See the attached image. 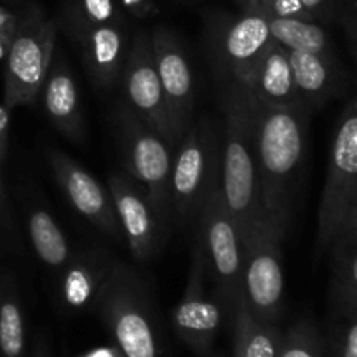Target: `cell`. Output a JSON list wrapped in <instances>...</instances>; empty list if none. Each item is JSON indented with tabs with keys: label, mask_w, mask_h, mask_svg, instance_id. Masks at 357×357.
<instances>
[{
	"label": "cell",
	"mask_w": 357,
	"mask_h": 357,
	"mask_svg": "<svg viewBox=\"0 0 357 357\" xmlns=\"http://www.w3.org/2000/svg\"><path fill=\"white\" fill-rule=\"evenodd\" d=\"M114 126L124 171L145 188L160 222L171 229L174 223L171 204L173 146L126 103L115 110Z\"/></svg>",
	"instance_id": "277c9868"
},
{
	"label": "cell",
	"mask_w": 357,
	"mask_h": 357,
	"mask_svg": "<svg viewBox=\"0 0 357 357\" xmlns=\"http://www.w3.org/2000/svg\"><path fill=\"white\" fill-rule=\"evenodd\" d=\"M89 357H124L121 354V352H119V356H114V354H107V352H100V354H93V356H89Z\"/></svg>",
	"instance_id": "d590c367"
},
{
	"label": "cell",
	"mask_w": 357,
	"mask_h": 357,
	"mask_svg": "<svg viewBox=\"0 0 357 357\" xmlns=\"http://www.w3.org/2000/svg\"><path fill=\"white\" fill-rule=\"evenodd\" d=\"M220 173V132L208 119L192 122L178 143L171 167L173 218L180 225H192L206 194Z\"/></svg>",
	"instance_id": "8992f818"
},
{
	"label": "cell",
	"mask_w": 357,
	"mask_h": 357,
	"mask_svg": "<svg viewBox=\"0 0 357 357\" xmlns=\"http://www.w3.org/2000/svg\"><path fill=\"white\" fill-rule=\"evenodd\" d=\"M108 192L132 258L139 264L155 258L169 229L160 222L145 188L126 171H115L108 176Z\"/></svg>",
	"instance_id": "4fadbf2b"
},
{
	"label": "cell",
	"mask_w": 357,
	"mask_h": 357,
	"mask_svg": "<svg viewBox=\"0 0 357 357\" xmlns=\"http://www.w3.org/2000/svg\"><path fill=\"white\" fill-rule=\"evenodd\" d=\"M30 357H52L51 349H49L47 342H45L44 337H37V340H35L33 344V349H31Z\"/></svg>",
	"instance_id": "836d02e7"
},
{
	"label": "cell",
	"mask_w": 357,
	"mask_h": 357,
	"mask_svg": "<svg viewBox=\"0 0 357 357\" xmlns=\"http://www.w3.org/2000/svg\"><path fill=\"white\" fill-rule=\"evenodd\" d=\"M38 101L42 103V110L47 115L49 122L63 136L75 143L84 142L86 124H84L79 87H77L72 68L58 45L54 49V56H52Z\"/></svg>",
	"instance_id": "e0dca14e"
},
{
	"label": "cell",
	"mask_w": 357,
	"mask_h": 357,
	"mask_svg": "<svg viewBox=\"0 0 357 357\" xmlns=\"http://www.w3.org/2000/svg\"><path fill=\"white\" fill-rule=\"evenodd\" d=\"M9 128H10V110L3 103H0V160H3L9 143Z\"/></svg>",
	"instance_id": "d6a6232c"
},
{
	"label": "cell",
	"mask_w": 357,
	"mask_h": 357,
	"mask_svg": "<svg viewBox=\"0 0 357 357\" xmlns=\"http://www.w3.org/2000/svg\"><path fill=\"white\" fill-rule=\"evenodd\" d=\"M204 357H225V356H218V354H208V356H204Z\"/></svg>",
	"instance_id": "f35d334b"
},
{
	"label": "cell",
	"mask_w": 357,
	"mask_h": 357,
	"mask_svg": "<svg viewBox=\"0 0 357 357\" xmlns=\"http://www.w3.org/2000/svg\"><path fill=\"white\" fill-rule=\"evenodd\" d=\"M21 14H23V9L17 10L13 7L0 6V61L6 59L9 52L14 35L20 26Z\"/></svg>",
	"instance_id": "f546056e"
},
{
	"label": "cell",
	"mask_w": 357,
	"mask_h": 357,
	"mask_svg": "<svg viewBox=\"0 0 357 357\" xmlns=\"http://www.w3.org/2000/svg\"><path fill=\"white\" fill-rule=\"evenodd\" d=\"M153 61L169 108L174 136L180 143L194 122L195 77L188 56L176 35L164 26L150 31Z\"/></svg>",
	"instance_id": "5bb4252c"
},
{
	"label": "cell",
	"mask_w": 357,
	"mask_h": 357,
	"mask_svg": "<svg viewBox=\"0 0 357 357\" xmlns=\"http://www.w3.org/2000/svg\"><path fill=\"white\" fill-rule=\"evenodd\" d=\"M0 357H26V324L16 289L0 286Z\"/></svg>",
	"instance_id": "d4e9b609"
},
{
	"label": "cell",
	"mask_w": 357,
	"mask_h": 357,
	"mask_svg": "<svg viewBox=\"0 0 357 357\" xmlns=\"http://www.w3.org/2000/svg\"><path fill=\"white\" fill-rule=\"evenodd\" d=\"M47 159L52 176L61 187L63 194L68 197L73 209L98 230L122 243L124 236L108 188H105L93 174L87 173L75 159L61 150H49Z\"/></svg>",
	"instance_id": "9a60e30c"
},
{
	"label": "cell",
	"mask_w": 357,
	"mask_h": 357,
	"mask_svg": "<svg viewBox=\"0 0 357 357\" xmlns=\"http://www.w3.org/2000/svg\"><path fill=\"white\" fill-rule=\"evenodd\" d=\"M278 357H328V345L312 321L300 319L282 333Z\"/></svg>",
	"instance_id": "f1b7e54d"
},
{
	"label": "cell",
	"mask_w": 357,
	"mask_h": 357,
	"mask_svg": "<svg viewBox=\"0 0 357 357\" xmlns=\"http://www.w3.org/2000/svg\"><path fill=\"white\" fill-rule=\"evenodd\" d=\"M338 23L344 28L349 49H351L357 65V0H351V2L347 3V7H345V10L342 13Z\"/></svg>",
	"instance_id": "1f68e13d"
},
{
	"label": "cell",
	"mask_w": 357,
	"mask_h": 357,
	"mask_svg": "<svg viewBox=\"0 0 357 357\" xmlns=\"http://www.w3.org/2000/svg\"><path fill=\"white\" fill-rule=\"evenodd\" d=\"M197 237L206 255L208 275L215 279V295L225 305L227 314L241 295L243 244L236 220L227 209L220 190V173L206 194L197 215Z\"/></svg>",
	"instance_id": "ba28073f"
},
{
	"label": "cell",
	"mask_w": 357,
	"mask_h": 357,
	"mask_svg": "<svg viewBox=\"0 0 357 357\" xmlns=\"http://www.w3.org/2000/svg\"><path fill=\"white\" fill-rule=\"evenodd\" d=\"M79 47L89 79L101 89H112L121 80L128 56V23H101L86 26L70 35Z\"/></svg>",
	"instance_id": "2e32d148"
},
{
	"label": "cell",
	"mask_w": 357,
	"mask_h": 357,
	"mask_svg": "<svg viewBox=\"0 0 357 357\" xmlns=\"http://www.w3.org/2000/svg\"><path fill=\"white\" fill-rule=\"evenodd\" d=\"M251 100L268 107H303V100L293 80L288 49L272 38L244 86ZM307 107V105H305Z\"/></svg>",
	"instance_id": "ac0fdd59"
},
{
	"label": "cell",
	"mask_w": 357,
	"mask_h": 357,
	"mask_svg": "<svg viewBox=\"0 0 357 357\" xmlns=\"http://www.w3.org/2000/svg\"><path fill=\"white\" fill-rule=\"evenodd\" d=\"M234 328L232 357H278L282 331L278 324L258 321L248 309L243 293L229 309Z\"/></svg>",
	"instance_id": "44dd1931"
},
{
	"label": "cell",
	"mask_w": 357,
	"mask_h": 357,
	"mask_svg": "<svg viewBox=\"0 0 357 357\" xmlns=\"http://www.w3.org/2000/svg\"><path fill=\"white\" fill-rule=\"evenodd\" d=\"M328 251L333 260V284L357 293V202Z\"/></svg>",
	"instance_id": "484cf974"
},
{
	"label": "cell",
	"mask_w": 357,
	"mask_h": 357,
	"mask_svg": "<svg viewBox=\"0 0 357 357\" xmlns=\"http://www.w3.org/2000/svg\"><path fill=\"white\" fill-rule=\"evenodd\" d=\"M351 0H268L265 14L282 17H303L317 23L340 20Z\"/></svg>",
	"instance_id": "83f0119b"
},
{
	"label": "cell",
	"mask_w": 357,
	"mask_h": 357,
	"mask_svg": "<svg viewBox=\"0 0 357 357\" xmlns=\"http://www.w3.org/2000/svg\"><path fill=\"white\" fill-rule=\"evenodd\" d=\"M356 202H357V199H356Z\"/></svg>",
	"instance_id": "ab89813d"
},
{
	"label": "cell",
	"mask_w": 357,
	"mask_h": 357,
	"mask_svg": "<svg viewBox=\"0 0 357 357\" xmlns=\"http://www.w3.org/2000/svg\"><path fill=\"white\" fill-rule=\"evenodd\" d=\"M333 300V340L331 356L357 357V293L344 286H331Z\"/></svg>",
	"instance_id": "cb8c5ba5"
},
{
	"label": "cell",
	"mask_w": 357,
	"mask_h": 357,
	"mask_svg": "<svg viewBox=\"0 0 357 357\" xmlns=\"http://www.w3.org/2000/svg\"><path fill=\"white\" fill-rule=\"evenodd\" d=\"M357 199V112L349 105L340 115L328 159L326 181L317 211V250H330Z\"/></svg>",
	"instance_id": "9c48e42d"
},
{
	"label": "cell",
	"mask_w": 357,
	"mask_h": 357,
	"mask_svg": "<svg viewBox=\"0 0 357 357\" xmlns=\"http://www.w3.org/2000/svg\"><path fill=\"white\" fill-rule=\"evenodd\" d=\"M220 190L236 220L241 241L264 220L258 188L257 146L250 98L241 87H220Z\"/></svg>",
	"instance_id": "7a4b0ae2"
},
{
	"label": "cell",
	"mask_w": 357,
	"mask_h": 357,
	"mask_svg": "<svg viewBox=\"0 0 357 357\" xmlns=\"http://www.w3.org/2000/svg\"><path fill=\"white\" fill-rule=\"evenodd\" d=\"M241 3H243V9H255L265 13L268 0H241Z\"/></svg>",
	"instance_id": "e575fe53"
},
{
	"label": "cell",
	"mask_w": 357,
	"mask_h": 357,
	"mask_svg": "<svg viewBox=\"0 0 357 357\" xmlns=\"http://www.w3.org/2000/svg\"><path fill=\"white\" fill-rule=\"evenodd\" d=\"M288 56L296 91L307 107H319L337 96L344 82L337 58L303 51H288Z\"/></svg>",
	"instance_id": "ffe728a7"
},
{
	"label": "cell",
	"mask_w": 357,
	"mask_h": 357,
	"mask_svg": "<svg viewBox=\"0 0 357 357\" xmlns=\"http://www.w3.org/2000/svg\"><path fill=\"white\" fill-rule=\"evenodd\" d=\"M208 264L201 243L195 239L187 286L180 302L171 312L178 337L199 356L211 354L213 344L227 316V309L216 295L206 291Z\"/></svg>",
	"instance_id": "8fae6325"
},
{
	"label": "cell",
	"mask_w": 357,
	"mask_h": 357,
	"mask_svg": "<svg viewBox=\"0 0 357 357\" xmlns=\"http://www.w3.org/2000/svg\"><path fill=\"white\" fill-rule=\"evenodd\" d=\"M272 40L267 14L243 9L211 21L208 52L213 75L220 87H243L261 52Z\"/></svg>",
	"instance_id": "52a82bcc"
},
{
	"label": "cell",
	"mask_w": 357,
	"mask_h": 357,
	"mask_svg": "<svg viewBox=\"0 0 357 357\" xmlns=\"http://www.w3.org/2000/svg\"><path fill=\"white\" fill-rule=\"evenodd\" d=\"M267 21L271 37L288 51L316 52V54L337 58L330 33L317 21L272 16V14H267Z\"/></svg>",
	"instance_id": "603a6c76"
},
{
	"label": "cell",
	"mask_w": 357,
	"mask_h": 357,
	"mask_svg": "<svg viewBox=\"0 0 357 357\" xmlns=\"http://www.w3.org/2000/svg\"><path fill=\"white\" fill-rule=\"evenodd\" d=\"M281 237L265 220L243 237L241 293L261 323L278 324L284 314V272Z\"/></svg>",
	"instance_id": "30bf717a"
},
{
	"label": "cell",
	"mask_w": 357,
	"mask_h": 357,
	"mask_svg": "<svg viewBox=\"0 0 357 357\" xmlns=\"http://www.w3.org/2000/svg\"><path fill=\"white\" fill-rule=\"evenodd\" d=\"M351 105H352V107H354V108H356V112H357V98H356V100H354V101H352V103H351Z\"/></svg>",
	"instance_id": "74e56055"
},
{
	"label": "cell",
	"mask_w": 357,
	"mask_h": 357,
	"mask_svg": "<svg viewBox=\"0 0 357 357\" xmlns=\"http://www.w3.org/2000/svg\"><path fill=\"white\" fill-rule=\"evenodd\" d=\"M93 307L122 356L166 357L152 300L131 267L117 260Z\"/></svg>",
	"instance_id": "3957f363"
},
{
	"label": "cell",
	"mask_w": 357,
	"mask_h": 357,
	"mask_svg": "<svg viewBox=\"0 0 357 357\" xmlns=\"http://www.w3.org/2000/svg\"><path fill=\"white\" fill-rule=\"evenodd\" d=\"M250 105L261 216L284 239L291 223L296 185L307 153L309 107H268L251 98Z\"/></svg>",
	"instance_id": "6da1fadb"
},
{
	"label": "cell",
	"mask_w": 357,
	"mask_h": 357,
	"mask_svg": "<svg viewBox=\"0 0 357 357\" xmlns=\"http://www.w3.org/2000/svg\"><path fill=\"white\" fill-rule=\"evenodd\" d=\"M58 38V24L37 3L23 7L20 26L6 56L3 105L9 110L35 107L47 77Z\"/></svg>",
	"instance_id": "5b68a950"
},
{
	"label": "cell",
	"mask_w": 357,
	"mask_h": 357,
	"mask_svg": "<svg viewBox=\"0 0 357 357\" xmlns=\"http://www.w3.org/2000/svg\"><path fill=\"white\" fill-rule=\"evenodd\" d=\"M101 23H128V17L115 0H70L66 6L65 28L68 37L82 28Z\"/></svg>",
	"instance_id": "4316f807"
},
{
	"label": "cell",
	"mask_w": 357,
	"mask_h": 357,
	"mask_svg": "<svg viewBox=\"0 0 357 357\" xmlns=\"http://www.w3.org/2000/svg\"><path fill=\"white\" fill-rule=\"evenodd\" d=\"M119 82H122L126 105L155 129L173 150L176 149L178 142L171 124L169 108L153 61L150 33L146 31L132 35Z\"/></svg>",
	"instance_id": "7c38bea8"
},
{
	"label": "cell",
	"mask_w": 357,
	"mask_h": 357,
	"mask_svg": "<svg viewBox=\"0 0 357 357\" xmlns=\"http://www.w3.org/2000/svg\"><path fill=\"white\" fill-rule=\"evenodd\" d=\"M26 230L38 260L52 271H61L73 250L54 216L42 206H31L26 215Z\"/></svg>",
	"instance_id": "7402d4cb"
},
{
	"label": "cell",
	"mask_w": 357,
	"mask_h": 357,
	"mask_svg": "<svg viewBox=\"0 0 357 357\" xmlns=\"http://www.w3.org/2000/svg\"><path fill=\"white\" fill-rule=\"evenodd\" d=\"M115 264L117 260L103 250L73 251L59 274L63 307L68 310L93 307Z\"/></svg>",
	"instance_id": "d6986e66"
},
{
	"label": "cell",
	"mask_w": 357,
	"mask_h": 357,
	"mask_svg": "<svg viewBox=\"0 0 357 357\" xmlns=\"http://www.w3.org/2000/svg\"><path fill=\"white\" fill-rule=\"evenodd\" d=\"M2 192H3V188H2V160H0V197H2Z\"/></svg>",
	"instance_id": "8d00e7d4"
},
{
	"label": "cell",
	"mask_w": 357,
	"mask_h": 357,
	"mask_svg": "<svg viewBox=\"0 0 357 357\" xmlns=\"http://www.w3.org/2000/svg\"><path fill=\"white\" fill-rule=\"evenodd\" d=\"M119 9L131 20L145 21L159 14V3L157 0H115Z\"/></svg>",
	"instance_id": "4dcf8cb0"
}]
</instances>
